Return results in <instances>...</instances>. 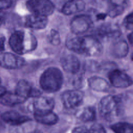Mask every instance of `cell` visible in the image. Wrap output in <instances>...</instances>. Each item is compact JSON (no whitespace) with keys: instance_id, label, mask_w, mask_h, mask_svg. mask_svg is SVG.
<instances>
[{"instance_id":"obj_18","label":"cell","mask_w":133,"mask_h":133,"mask_svg":"<svg viewBox=\"0 0 133 133\" xmlns=\"http://www.w3.org/2000/svg\"><path fill=\"white\" fill-rule=\"evenodd\" d=\"M88 84L91 89L97 91L108 92L111 88L109 83L105 79L96 76L89 78Z\"/></svg>"},{"instance_id":"obj_29","label":"cell","mask_w":133,"mask_h":133,"mask_svg":"<svg viewBox=\"0 0 133 133\" xmlns=\"http://www.w3.org/2000/svg\"><path fill=\"white\" fill-rule=\"evenodd\" d=\"M12 3L11 0H0V10L8 9L11 6Z\"/></svg>"},{"instance_id":"obj_17","label":"cell","mask_w":133,"mask_h":133,"mask_svg":"<svg viewBox=\"0 0 133 133\" xmlns=\"http://www.w3.org/2000/svg\"><path fill=\"white\" fill-rule=\"evenodd\" d=\"M86 6L84 0H70L61 8V12L65 15H71L83 11Z\"/></svg>"},{"instance_id":"obj_11","label":"cell","mask_w":133,"mask_h":133,"mask_svg":"<svg viewBox=\"0 0 133 133\" xmlns=\"http://www.w3.org/2000/svg\"><path fill=\"white\" fill-rule=\"evenodd\" d=\"M55 106V101L50 97L38 96L34 98L32 108L34 114L43 113L52 111Z\"/></svg>"},{"instance_id":"obj_10","label":"cell","mask_w":133,"mask_h":133,"mask_svg":"<svg viewBox=\"0 0 133 133\" xmlns=\"http://www.w3.org/2000/svg\"><path fill=\"white\" fill-rule=\"evenodd\" d=\"M95 33L97 36H95L98 39L100 38L103 40L116 39L121 36V31L116 25L110 23H104L97 28Z\"/></svg>"},{"instance_id":"obj_31","label":"cell","mask_w":133,"mask_h":133,"mask_svg":"<svg viewBox=\"0 0 133 133\" xmlns=\"http://www.w3.org/2000/svg\"><path fill=\"white\" fill-rule=\"evenodd\" d=\"M5 38L4 37H0V52H2L5 49Z\"/></svg>"},{"instance_id":"obj_13","label":"cell","mask_w":133,"mask_h":133,"mask_svg":"<svg viewBox=\"0 0 133 133\" xmlns=\"http://www.w3.org/2000/svg\"><path fill=\"white\" fill-rule=\"evenodd\" d=\"M60 63L63 70L71 74L77 73L81 68V63L77 57L72 54L66 55L60 59Z\"/></svg>"},{"instance_id":"obj_12","label":"cell","mask_w":133,"mask_h":133,"mask_svg":"<svg viewBox=\"0 0 133 133\" xmlns=\"http://www.w3.org/2000/svg\"><path fill=\"white\" fill-rule=\"evenodd\" d=\"M15 92L19 96L27 99L28 98H35L41 96L42 91L33 87L30 82L22 79L18 82Z\"/></svg>"},{"instance_id":"obj_25","label":"cell","mask_w":133,"mask_h":133,"mask_svg":"<svg viewBox=\"0 0 133 133\" xmlns=\"http://www.w3.org/2000/svg\"><path fill=\"white\" fill-rule=\"evenodd\" d=\"M49 39L52 45L55 46L59 45L60 43V36L59 32L55 29H51L50 32Z\"/></svg>"},{"instance_id":"obj_22","label":"cell","mask_w":133,"mask_h":133,"mask_svg":"<svg viewBox=\"0 0 133 133\" xmlns=\"http://www.w3.org/2000/svg\"><path fill=\"white\" fill-rule=\"evenodd\" d=\"M77 116L78 119L83 122H93L96 119V110L93 107H86L78 113Z\"/></svg>"},{"instance_id":"obj_27","label":"cell","mask_w":133,"mask_h":133,"mask_svg":"<svg viewBox=\"0 0 133 133\" xmlns=\"http://www.w3.org/2000/svg\"><path fill=\"white\" fill-rule=\"evenodd\" d=\"M89 133H107L104 128L101 124L96 123L91 126Z\"/></svg>"},{"instance_id":"obj_24","label":"cell","mask_w":133,"mask_h":133,"mask_svg":"<svg viewBox=\"0 0 133 133\" xmlns=\"http://www.w3.org/2000/svg\"><path fill=\"white\" fill-rule=\"evenodd\" d=\"M92 4L97 8L107 12L111 7L110 0H91Z\"/></svg>"},{"instance_id":"obj_26","label":"cell","mask_w":133,"mask_h":133,"mask_svg":"<svg viewBox=\"0 0 133 133\" xmlns=\"http://www.w3.org/2000/svg\"><path fill=\"white\" fill-rule=\"evenodd\" d=\"M110 1L111 6L109 10L111 8H117L124 11L127 5V0H110Z\"/></svg>"},{"instance_id":"obj_14","label":"cell","mask_w":133,"mask_h":133,"mask_svg":"<svg viewBox=\"0 0 133 133\" xmlns=\"http://www.w3.org/2000/svg\"><path fill=\"white\" fill-rule=\"evenodd\" d=\"M48 22L47 17L31 14L26 17L25 25L34 30H42L47 26Z\"/></svg>"},{"instance_id":"obj_33","label":"cell","mask_w":133,"mask_h":133,"mask_svg":"<svg viewBox=\"0 0 133 133\" xmlns=\"http://www.w3.org/2000/svg\"><path fill=\"white\" fill-rule=\"evenodd\" d=\"M107 14H99L96 16V18L97 20H104L106 17H107Z\"/></svg>"},{"instance_id":"obj_9","label":"cell","mask_w":133,"mask_h":133,"mask_svg":"<svg viewBox=\"0 0 133 133\" xmlns=\"http://www.w3.org/2000/svg\"><path fill=\"white\" fill-rule=\"evenodd\" d=\"M25 63L24 59L17 55L10 52L0 53V66L8 69H16L21 68Z\"/></svg>"},{"instance_id":"obj_35","label":"cell","mask_w":133,"mask_h":133,"mask_svg":"<svg viewBox=\"0 0 133 133\" xmlns=\"http://www.w3.org/2000/svg\"><path fill=\"white\" fill-rule=\"evenodd\" d=\"M127 38L130 45H132V32H131L130 34H129L127 35Z\"/></svg>"},{"instance_id":"obj_21","label":"cell","mask_w":133,"mask_h":133,"mask_svg":"<svg viewBox=\"0 0 133 133\" xmlns=\"http://www.w3.org/2000/svg\"><path fill=\"white\" fill-rule=\"evenodd\" d=\"M82 36L71 32L68 35L65 40V46L68 49L75 53L81 54Z\"/></svg>"},{"instance_id":"obj_34","label":"cell","mask_w":133,"mask_h":133,"mask_svg":"<svg viewBox=\"0 0 133 133\" xmlns=\"http://www.w3.org/2000/svg\"><path fill=\"white\" fill-rule=\"evenodd\" d=\"M6 92L5 88L3 86H0V98L2 97V96Z\"/></svg>"},{"instance_id":"obj_3","label":"cell","mask_w":133,"mask_h":133,"mask_svg":"<svg viewBox=\"0 0 133 133\" xmlns=\"http://www.w3.org/2000/svg\"><path fill=\"white\" fill-rule=\"evenodd\" d=\"M63 81L61 71L56 67L45 70L41 76L39 84L43 90L47 92H55L60 90Z\"/></svg>"},{"instance_id":"obj_4","label":"cell","mask_w":133,"mask_h":133,"mask_svg":"<svg viewBox=\"0 0 133 133\" xmlns=\"http://www.w3.org/2000/svg\"><path fill=\"white\" fill-rule=\"evenodd\" d=\"M102 45L95 36L88 35L82 36L81 54L90 57H96L101 55Z\"/></svg>"},{"instance_id":"obj_19","label":"cell","mask_w":133,"mask_h":133,"mask_svg":"<svg viewBox=\"0 0 133 133\" xmlns=\"http://www.w3.org/2000/svg\"><path fill=\"white\" fill-rule=\"evenodd\" d=\"M26 99L19 96L16 92H6L0 98V102L6 106H15L24 102Z\"/></svg>"},{"instance_id":"obj_7","label":"cell","mask_w":133,"mask_h":133,"mask_svg":"<svg viewBox=\"0 0 133 133\" xmlns=\"http://www.w3.org/2000/svg\"><path fill=\"white\" fill-rule=\"evenodd\" d=\"M84 97V92L79 89L68 90L61 94V100L65 108L72 109L82 104Z\"/></svg>"},{"instance_id":"obj_36","label":"cell","mask_w":133,"mask_h":133,"mask_svg":"<svg viewBox=\"0 0 133 133\" xmlns=\"http://www.w3.org/2000/svg\"><path fill=\"white\" fill-rule=\"evenodd\" d=\"M33 133H43V132H42L40 131H35L33 132Z\"/></svg>"},{"instance_id":"obj_2","label":"cell","mask_w":133,"mask_h":133,"mask_svg":"<svg viewBox=\"0 0 133 133\" xmlns=\"http://www.w3.org/2000/svg\"><path fill=\"white\" fill-rule=\"evenodd\" d=\"M123 97L121 95H108L103 97L99 104L101 116L107 121L116 119L123 112Z\"/></svg>"},{"instance_id":"obj_30","label":"cell","mask_w":133,"mask_h":133,"mask_svg":"<svg viewBox=\"0 0 133 133\" xmlns=\"http://www.w3.org/2000/svg\"><path fill=\"white\" fill-rule=\"evenodd\" d=\"M72 133H89L87 128L84 126H78L74 128Z\"/></svg>"},{"instance_id":"obj_8","label":"cell","mask_w":133,"mask_h":133,"mask_svg":"<svg viewBox=\"0 0 133 133\" xmlns=\"http://www.w3.org/2000/svg\"><path fill=\"white\" fill-rule=\"evenodd\" d=\"M108 77L112 85L116 88H127L132 84L131 77L124 72L117 69H113L110 71Z\"/></svg>"},{"instance_id":"obj_23","label":"cell","mask_w":133,"mask_h":133,"mask_svg":"<svg viewBox=\"0 0 133 133\" xmlns=\"http://www.w3.org/2000/svg\"><path fill=\"white\" fill-rule=\"evenodd\" d=\"M110 128L115 133H133L131 124L127 122H118L110 126Z\"/></svg>"},{"instance_id":"obj_20","label":"cell","mask_w":133,"mask_h":133,"mask_svg":"<svg viewBox=\"0 0 133 133\" xmlns=\"http://www.w3.org/2000/svg\"><path fill=\"white\" fill-rule=\"evenodd\" d=\"M34 117L36 122L46 125H55L59 120L57 115L52 111L34 114Z\"/></svg>"},{"instance_id":"obj_5","label":"cell","mask_w":133,"mask_h":133,"mask_svg":"<svg viewBox=\"0 0 133 133\" xmlns=\"http://www.w3.org/2000/svg\"><path fill=\"white\" fill-rule=\"evenodd\" d=\"M26 7L31 14L46 17L52 15L55 9V4L50 0H28Z\"/></svg>"},{"instance_id":"obj_32","label":"cell","mask_w":133,"mask_h":133,"mask_svg":"<svg viewBox=\"0 0 133 133\" xmlns=\"http://www.w3.org/2000/svg\"><path fill=\"white\" fill-rule=\"evenodd\" d=\"M70 0H56V5H58L59 6H61V8L62 7V6L67 2Z\"/></svg>"},{"instance_id":"obj_28","label":"cell","mask_w":133,"mask_h":133,"mask_svg":"<svg viewBox=\"0 0 133 133\" xmlns=\"http://www.w3.org/2000/svg\"><path fill=\"white\" fill-rule=\"evenodd\" d=\"M133 14L130 13L126 16L123 21V24L128 30H132L133 28Z\"/></svg>"},{"instance_id":"obj_6","label":"cell","mask_w":133,"mask_h":133,"mask_svg":"<svg viewBox=\"0 0 133 133\" xmlns=\"http://www.w3.org/2000/svg\"><path fill=\"white\" fill-rule=\"evenodd\" d=\"M92 25L93 22L90 16L81 14L77 15L72 19L70 26L71 32L78 35L87 32Z\"/></svg>"},{"instance_id":"obj_15","label":"cell","mask_w":133,"mask_h":133,"mask_svg":"<svg viewBox=\"0 0 133 133\" xmlns=\"http://www.w3.org/2000/svg\"><path fill=\"white\" fill-rule=\"evenodd\" d=\"M1 118L4 122L13 126L20 125L31 120L29 116L21 115L15 111L4 112L2 114Z\"/></svg>"},{"instance_id":"obj_1","label":"cell","mask_w":133,"mask_h":133,"mask_svg":"<svg viewBox=\"0 0 133 133\" xmlns=\"http://www.w3.org/2000/svg\"><path fill=\"white\" fill-rule=\"evenodd\" d=\"M9 44L15 53L23 55L34 50L37 46V40L32 33L18 30L10 36Z\"/></svg>"},{"instance_id":"obj_37","label":"cell","mask_w":133,"mask_h":133,"mask_svg":"<svg viewBox=\"0 0 133 133\" xmlns=\"http://www.w3.org/2000/svg\"><path fill=\"white\" fill-rule=\"evenodd\" d=\"M0 83H1V79H0Z\"/></svg>"},{"instance_id":"obj_16","label":"cell","mask_w":133,"mask_h":133,"mask_svg":"<svg viewBox=\"0 0 133 133\" xmlns=\"http://www.w3.org/2000/svg\"><path fill=\"white\" fill-rule=\"evenodd\" d=\"M110 47L111 55L116 58H122L126 57L129 51V46L124 39H115Z\"/></svg>"}]
</instances>
